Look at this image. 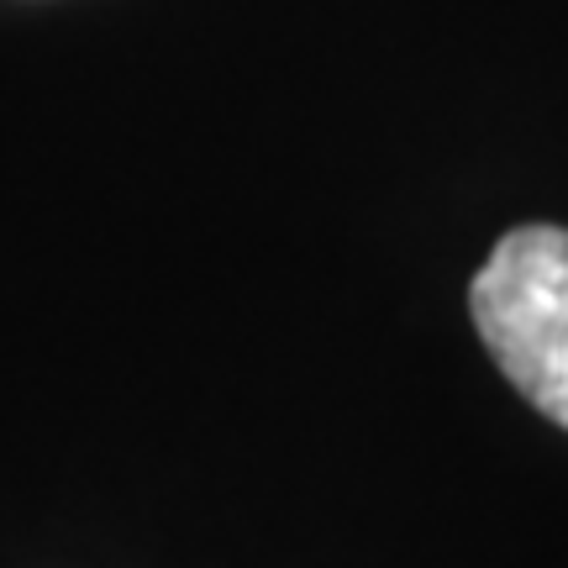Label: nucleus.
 I'll list each match as a JSON object with an SVG mask.
<instances>
[{"label":"nucleus","mask_w":568,"mask_h":568,"mask_svg":"<svg viewBox=\"0 0 568 568\" xmlns=\"http://www.w3.org/2000/svg\"><path fill=\"white\" fill-rule=\"evenodd\" d=\"M468 311L521 400L568 432V226L506 232L468 284Z\"/></svg>","instance_id":"nucleus-1"}]
</instances>
